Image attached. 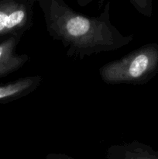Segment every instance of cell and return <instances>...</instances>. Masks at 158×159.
<instances>
[{"label": "cell", "mask_w": 158, "mask_h": 159, "mask_svg": "<svg viewBox=\"0 0 158 159\" xmlns=\"http://www.w3.org/2000/svg\"><path fill=\"white\" fill-rule=\"evenodd\" d=\"M50 34L60 40L68 54L85 56L118 50L133 40L123 36L110 23L108 12L92 18L82 16L57 0H52L46 16Z\"/></svg>", "instance_id": "6da1fadb"}, {"label": "cell", "mask_w": 158, "mask_h": 159, "mask_svg": "<svg viewBox=\"0 0 158 159\" xmlns=\"http://www.w3.org/2000/svg\"><path fill=\"white\" fill-rule=\"evenodd\" d=\"M158 71V44L148 43L118 60L108 62L99 70L107 84L143 85Z\"/></svg>", "instance_id": "7a4b0ae2"}, {"label": "cell", "mask_w": 158, "mask_h": 159, "mask_svg": "<svg viewBox=\"0 0 158 159\" xmlns=\"http://www.w3.org/2000/svg\"><path fill=\"white\" fill-rule=\"evenodd\" d=\"M32 23V10L23 0H0V37H22Z\"/></svg>", "instance_id": "3957f363"}, {"label": "cell", "mask_w": 158, "mask_h": 159, "mask_svg": "<svg viewBox=\"0 0 158 159\" xmlns=\"http://www.w3.org/2000/svg\"><path fill=\"white\" fill-rule=\"evenodd\" d=\"M20 38L21 37L9 36L0 42V78L19 70L29 59L26 54H18L15 52Z\"/></svg>", "instance_id": "277c9868"}, {"label": "cell", "mask_w": 158, "mask_h": 159, "mask_svg": "<svg viewBox=\"0 0 158 159\" xmlns=\"http://www.w3.org/2000/svg\"><path fill=\"white\" fill-rule=\"evenodd\" d=\"M41 81L40 76H29L9 83L0 84V104L7 103L26 96L36 89Z\"/></svg>", "instance_id": "5b68a950"}, {"label": "cell", "mask_w": 158, "mask_h": 159, "mask_svg": "<svg viewBox=\"0 0 158 159\" xmlns=\"http://www.w3.org/2000/svg\"><path fill=\"white\" fill-rule=\"evenodd\" d=\"M132 159H158V152L140 144L132 145Z\"/></svg>", "instance_id": "8992f818"}, {"label": "cell", "mask_w": 158, "mask_h": 159, "mask_svg": "<svg viewBox=\"0 0 158 159\" xmlns=\"http://www.w3.org/2000/svg\"><path fill=\"white\" fill-rule=\"evenodd\" d=\"M136 9L143 15L147 17L152 16L151 0H130Z\"/></svg>", "instance_id": "52a82bcc"}]
</instances>
